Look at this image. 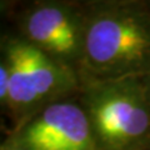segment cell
Masks as SVG:
<instances>
[{
	"instance_id": "6da1fadb",
	"label": "cell",
	"mask_w": 150,
	"mask_h": 150,
	"mask_svg": "<svg viewBox=\"0 0 150 150\" xmlns=\"http://www.w3.org/2000/svg\"><path fill=\"white\" fill-rule=\"evenodd\" d=\"M85 45L94 67L124 68L150 54V25L125 14L103 16L89 28Z\"/></svg>"
},
{
	"instance_id": "7a4b0ae2",
	"label": "cell",
	"mask_w": 150,
	"mask_h": 150,
	"mask_svg": "<svg viewBox=\"0 0 150 150\" xmlns=\"http://www.w3.org/2000/svg\"><path fill=\"white\" fill-rule=\"evenodd\" d=\"M25 143L28 150H94L86 115L70 103L45 109L26 129Z\"/></svg>"
},
{
	"instance_id": "3957f363",
	"label": "cell",
	"mask_w": 150,
	"mask_h": 150,
	"mask_svg": "<svg viewBox=\"0 0 150 150\" xmlns=\"http://www.w3.org/2000/svg\"><path fill=\"white\" fill-rule=\"evenodd\" d=\"M93 118L100 138L114 148L125 146L140 139L149 128V114L135 95L110 93L93 108Z\"/></svg>"
},
{
	"instance_id": "277c9868",
	"label": "cell",
	"mask_w": 150,
	"mask_h": 150,
	"mask_svg": "<svg viewBox=\"0 0 150 150\" xmlns=\"http://www.w3.org/2000/svg\"><path fill=\"white\" fill-rule=\"evenodd\" d=\"M8 99L14 104H29L55 86L58 73L41 50L33 45L15 43L9 51Z\"/></svg>"
},
{
	"instance_id": "5b68a950",
	"label": "cell",
	"mask_w": 150,
	"mask_h": 150,
	"mask_svg": "<svg viewBox=\"0 0 150 150\" xmlns=\"http://www.w3.org/2000/svg\"><path fill=\"white\" fill-rule=\"evenodd\" d=\"M28 31L33 40L53 53L68 55L76 49L74 23L58 8L48 6L34 11L28 21Z\"/></svg>"
},
{
	"instance_id": "8992f818",
	"label": "cell",
	"mask_w": 150,
	"mask_h": 150,
	"mask_svg": "<svg viewBox=\"0 0 150 150\" xmlns=\"http://www.w3.org/2000/svg\"><path fill=\"white\" fill-rule=\"evenodd\" d=\"M9 88H10V76H9V69L8 67L0 68V96L1 99L6 98L9 95Z\"/></svg>"
}]
</instances>
